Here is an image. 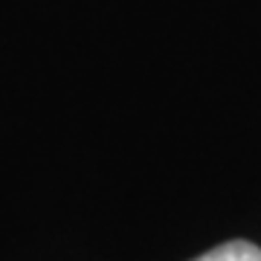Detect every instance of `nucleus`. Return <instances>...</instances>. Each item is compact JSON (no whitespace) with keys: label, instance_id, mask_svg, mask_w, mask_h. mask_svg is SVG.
Wrapping results in <instances>:
<instances>
[{"label":"nucleus","instance_id":"obj_1","mask_svg":"<svg viewBox=\"0 0 261 261\" xmlns=\"http://www.w3.org/2000/svg\"><path fill=\"white\" fill-rule=\"evenodd\" d=\"M192 261H261V247L252 241H226Z\"/></svg>","mask_w":261,"mask_h":261}]
</instances>
